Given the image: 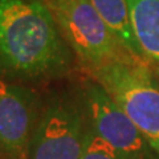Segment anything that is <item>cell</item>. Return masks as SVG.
<instances>
[{"instance_id": "obj_1", "label": "cell", "mask_w": 159, "mask_h": 159, "mask_svg": "<svg viewBox=\"0 0 159 159\" xmlns=\"http://www.w3.org/2000/svg\"><path fill=\"white\" fill-rule=\"evenodd\" d=\"M70 64V47L43 0H0V73L48 78Z\"/></svg>"}, {"instance_id": "obj_2", "label": "cell", "mask_w": 159, "mask_h": 159, "mask_svg": "<svg viewBox=\"0 0 159 159\" xmlns=\"http://www.w3.org/2000/svg\"><path fill=\"white\" fill-rule=\"evenodd\" d=\"M88 73L127 114L159 155V84L152 69L146 62L126 58Z\"/></svg>"}, {"instance_id": "obj_3", "label": "cell", "mask_w": 159, "mask_h": 159, "mask_svg": "<svg viewBox=\"0 0 159 159\" xmlns=\"http://www.w3.org/2000/svg\"><path fill=\"white\" fill-rule=\"evenodd\" d=\"M43 2L49 8L60 32L86 72L110 62L134 58L118 43L90 0Z\"/></svg>"}, {"instance_id": "obj_4", "label": "cell", "mask_w": 159, "mask_h": 159, "mask_svg": "<svg viewBox=\"0 0 159 159\" xmlns=\"http://www.w3.org/2000/svg\"><path fill=\"white\" fill-rule=\"evenodd\" d=\"M84 101L68 94L53 97L39 118L31 159H80L90 131Z\"/></svg>"}, {"instance_id": "obj_5", "label": "cell", "mask_w": 159, "mask_h": 159, "mask_svg": "<svg viewBox=\"0 0 159 159\" xmlns=\"http://www.w3.org/2000/svg\"><path fill=\"white\" fill-rule=\"evenodd\" d=\"M84 101L89 122L122 159H159L145 135L97 81L88 82Z\"/></svg>"}, {"instance_id": "obj_6", "label": "cell", "mask_w": 159, "mask_h": 159, "mask_svg": "<svg viewBox=\"0 0 159 159\" xmlns=\"http://www.w3.org/2000/svg\"><path fill=\"white\" fill-rule=\"evenodd\" d=\"M39 123L34 96L21 85L0 78V155L3 159H31Z\"/></svg>"}, {"instance_id": "obj_7", "label": "cell", "mask_w": 159, "mask_h": 159, "mask_svg": "<svg viewBox=\"0 0 159 159\" xmlns=\"http://www.w3.org/2000/svg\"><path fill=\"white\" fill-rule=\"evenodd\" d=\"M138 45L152 70L159 74V0H126Z\"/></svg>"}, {"instance_id": "obj_8", "label": "cell", "mask_w": 159, "mask_h": 159, "mask_svg": "<svg viewBox=\"0 0 159 159\" xmlns=\"http://www.w3.org/2000/svg\"><path fill=\"white\" fill-rule=\"evenodd\" d=\"M90 2L99 16L106 23V25L110 28L118 43L125 48V51H127L134 58L146 62L133 31L126 0H90Z\"/></svg>"}, {"instance_id": "obj_9", "label": "cell", "mask_w": 159, "mask_h": 159, "mask_svg": "<svg viewBox=\"0 0 159 159\" xmlns=\"http://www.w3.org/2000/svg\"><path fill=\"white\" fill-rule=\"evenodd\" d=\"M80 159H122L116 148L102 139L98 134L94 133L90 127V131L88 134V139L85 143V148L82 151V155Z\"/></svg>"}]
</instances>
